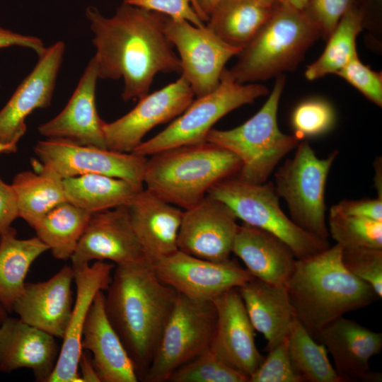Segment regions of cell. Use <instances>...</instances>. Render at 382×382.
<instances>
[{
	"mask_svg": "<svg viewBox=\"0 0 382 382\" xmlns=\"http://www.w3.org/2000/svg\"><path fill=\"white\" fill-rule=\"evenodd\" d=\"M249 382H302L291 363L287 337L268 351Z\"/></svg>",
	"mask_w": 382,
	"mask_h": 382,
	"instance_id": "39",
	"label": "cell"
},
{
	"mask_svg": "<svg viewBox=\"0 0 382 382\" xmlns=\"http://www.w3.org/2000/svg\"><path fill=\"white\" fill-rule=\"evenodd\" d=\"M66 201L91 213L128 206L143 186L97 173L62 179Z\"/></svg>",
	"mask_w": 382,
	"mask_h": 382,
	"instance_id": "28",
	"label": "cell"
},
{
	"mask_svg": "<svg viewBox=\"0 0 382 382\" xmlns=\"http://www.w3.org/2000/svg\"><path fill=\"white\" fill-rule=\"evenodd\" d=\"M375 176L374 183L378 192V197L382 198V173H381V158H377L374 162Z\"/></svg>",
	"mask_w": 382,
	"mask_h": 382,
	"instance_id": "48",
	"label": "cell"
},
{
	"mask_svg": "<svg viewBox=\"0 0 382 382\" xmlns=\"http://www.w3.org/2000/svg\"><path fill=\"white\" fill-rule=\"evenodd\" d=\"M8 316V311L0 304V324Z\"/></svg>",
	"mask_w": 382,
	"mask_h": 382,
	"instance_id": "52",
	"label": "cell"
},
{
	"mask_svg": "<svg viewBox=\"0 0 382 382\" xmlns=\"http://www.w3.org/2000/svg\"><path fill=\"white\" fill-rule=\"evenodd\" d=\"M129 1H130V0H123V2H127Z\"/></svg>",
	"mask_w": 382,
	"mask_h": 382,
	"instance_id": "53",
	"label": "cell"
},
{
	"mask_svg": "<svg viewBox=\"0 0 382 382\" xmlns=\"http://www.w3.org/2000/svg\"><path fill=\"white\" fill-rule=\"evenodd\" d=\"M194 96L190 84L183 76L146 94L125 115L111 122H103L107 149L122 153L132 152L150 130L182 114L192 103Z\"/></svg>",
	"mask_w": 382,
	"mask_h": 382,
	"instance_id": "13",
	"label": "cell"
},
{
	"mask_svg": "<svg viewBox=\"0 0 382 382\" xmlns=\"http://www.w3.org/2000/svg\"><path fill=\"white\" fill-rule=\"evenodd\" d=\"M165 32L179 53L180 74L197 98L218 86L226 64L242 50L223 41L206 25L198 27L184 19L168 17Z\"/></svg>",
	"mask_w": 382,
	"mask_h": 382,
	"instance_id": "12",
	"label": "cell"
},
{
	"mask_svg": "<svg viewBox=\"0 0 382 382\" xmlns=\"http://www.w3.org/2000/svg\"><path fill=\"white\" fill-rule=\"evenodd\" d=\"M237 289L254 329L267 342L268 352L286 337L296 318L286 286L253 277Z\"/></svg>",
	"mask_w": 382,
	"mask_h": 382,
	"instance_id": "27",
	"label": "cell"
},
{
	"mask_svg": "<svg viewBox=\"0 0 382 382\" xmlns=\"http://www.w3.org/2000/svg\"><path fill=\"white\" fill-rule=\"evenodd\" d=\"M195 0H130L127 4L156 11L169 18L184 19L198 26H205L194 10Z\"/></svg>",
	"mask_w": 382,
	"mask_h": 382,
	"instance_id": "42",
	"label": "cell"
},
{
	"mask_svg": "<svg viewBox=\"0 0 382 382\" xmlns=\"http://www.w3.org/2000/svg\"><path fill=\"white\" fill-rule=\"evenodd\" d=\"M216 324L212 301H196L179 293L142 381H168L178 368L210 348Z\"/></svg>",
	"mask_w": 382,
	"mask_h": 382,
	"instance_id": "10",
	"label": "cell"
},
{
	"mask_svg": "<svg viewBox=\"0 0 382 382\" xmlns=\"http://www.w3.org/2000/svg\"><path fill=\"white\" fill-rule=\"evenodd\" d=\"M64 52V42L58 41L38 57L33 69L0 110V140L18 143L26 132L27 117L50 105Z\"/></svg>",
	"mask_w": 382,
	"mask_h": 382,
	"instance_id": "17",
	"label": "cell"
},
{
	"mask_svg": "<svg viewBox=\"0 0 382 382\" xmlns=\"http://www.w3.org/2000/svg\"><path fill=\"white\" fill-rule=\"evenodd\" d=\"M267 93L268 89L260 83L236 81L225 68L213 91L197 98L166 129L143 141L132 152L147 157L174 147L206 141L208 133L221 118Z\"/></svg>",
	"mask_w": 382,
	"mask_h": 382,
	"instance_id": "8",
	"label": "cell"
},
{
	"mask_svg": "<svg viewBox=\"0 0 382 382\" xmlns=\"http://www.w3.org/2000/svg\"><path fill=\"white\" fill-rule=\"evenodd\" d=\"M60 352L55 337L21 319L7 316L0 324V371L32 370L37 381L47 382Z\"/></svg>",
	"mask_w": 382,
	"mask_h": 382,
	"instance_id": "23",
	"label": "cell"
},
{
	"mask_svg": "<svg viewBox=\"0 0 382 382\" xmlns=\"http://www.w3.org/2000/svg\"><path fill=\"white\" fill-rule=\"evenodd\" d=\"M157 277L178 293L196 301H212L253 276L236 262H214L180 250L151 262Z\"/></svg>",
	"mask_w": 382,
	"mask_h": 382,
	"instance_id": "14",
	"label": "cell"
},
{
	"mask_svg": "<svg viewBox=\"0 0 382 382\" xmlns=\"http://www.w3.org/2000/svg\"><path fill=\"white\" fill-rule=\"evenodd\" d=\"M18 216L16 197L11 185L0 178V235L10 230Z\"/></svg>",
	"mask_w": 382,
	"mask_h": 382,
	"instance_id": "44",
	"label": "cell"
},
{
	"mask_svg": "<svg viewBox=\"0 0 382 382\" xmlns=\"http://www.w3.org/2000/svg\"><path fill=\"white\" fill-rule=\"evenodd\" d=\"M330 209L345 215L382 221V198L378 197L359 200L345 199Z\"/></svg>",
	"mask_w": 382,
	"mask_h": 382,
	"instance_id": "43",
	"label": "cell"
},
{
	"mask_svg": "<svg viewBox=\"0 0 382 382\" xmlns=\"http://www.w3.org/2000/svg\"><path fill=\"white\" fill-rule=\"evenodd\" d=\"M284 86L279 76L262 107L242 125L230 129H212L206 141L228 150L241 162L238 179L250 184L265 183L278 163L297 146L301 139L281 132L277 110Z\"/></svg>",
	"mask_w": 382,
	"mask_h": 382,
	"instance_id": "6",
	"label": "cell"
},
{
	"mask_svg": "<svg viewBox=\"0 0 382 382\" xmlns=\"http://www.w3.org/2000/svg\"><path fill=\"white\" fill-rule=\"evenodd\" d=\"M291 121L294 134L301 139L328 132L334 126L335 113L328 101L311 98L294 108Z\"/></svg>",
	"mask_w": 382,
	"mask_h": 382,
	"instance_id": "37",
	"label": "cell"
},
{
	"mask_svg": "<svg viewBox=\"0 0 382 382\" xmlns=\"http://www.w3.org/2000/svg\"><path fill=\"white\" fill-rule=\"evenodd\" d=\"M132 228L146 257L154 262L178 250V236L183 211L147 189L127 206Z\"/></svg>",
	"mask_w": 382,
	"mask_h": 382,
	"instance_id": "24",
	"label": "cell"
},
{
	"mask_svg": "<svg viewBox=\"0 0 382 382\" xmlns=\"http://www.w3.org/2000/svg\"><path fill=\"white\" fill-rule=\"evenodd\" d=\"M34 152L44 166L62 179L97 173L144 185L147 157L85 146L64 139L37 142Z\"/></svg>",
	"mask_w": 382,
	"mask_h": 382,
	"instance_id": "11",
	"label": "cell"
},
{
	"mask_svg": "<svg viewBox=\"0 0 382 382\" xmlns=\"http://www.w3.org/2000/svg\"><path fill=\"white\" fill-rule=\"evenodd\" d=\"M92 215L64 202L48 212L35 225L36 236L61 260L70 259Z\"/></svg>",
	"mask_w": 382,
	"mask_h": 382,
	"instance_id": "32",
	"label": "cell"
},
{
	"mask_svg": "<svg viewBox=\"0 0 382 382\" xmlns=\"http://www.w3.org/2000/svg\"><path fill=\"white\" fill-rule=\"evenodd\" d=\"M308 1V0H275V3L287 5L299 10H304Z\"/></svg>",
	"mask_w": 382,
	"mask_h": 382,
	"instance_id": "49",
	"label": "cell"
},
{
	"mask_svg": "<svg viewBox=\"0 0 382 382\" xmlns=\"http://www.w3.org/2000/svg\"><path fill=\"white\" fill-rule=\"evenodd\" d=\"M236 220L228 206L207 195L197 204L183 211L178 250L214 262L230 260L239 226Z\"/></svg>",
	"mask_w": 382,
	"mask_h": 382,
	"instance_id": "15",
	"label": "cell"
},
{
	"mask_svg": "<svg viewBox=\"0 0 382 382\" xmlns=\"http://www.w3.org/2000/svg\"><path fill=\"white\" fill-rule=\"evenodd\" d=\"M335 74L343 78L376 105H382L381 72L371 70L357 57Z\"/></svg>",
	"mask_w": 382,
	"mask_h": 382,
	"instance_id": "40",
	"label": "cell"
},
{
	"mask_svg": "<svg viewBox=\"0 0 382 382\" xmlns=\"http://www.w3.org/2000/svg\"><path fill=\"white\" fill-rule=\"evenodd\" d=\"M168 381L249 382V378L226 364L209 348L176 369Z\"/></svg>",
	"mask_w": 382,
	"mask_h": 382,
	"instance_id": "36",
	"label": "cell"
},
{
	"mask_svg": "<svg viewBox=\"0 0 382 382\" xmlns=\"http://www.w3.org/2000/svg\"><path fill=\"white\" fill-rule=\"evenodd\" d=\"M216 324L211 350L226 364L248 378L265 357L257 349L255 329L237 288H232L212 300Z\"/></svg>",
	"mask_w": 382,
	"mask_h": 382,
	"instance_id": "18",
	"label": "cell"
},
{
	"mask_svg": "<svg viewBox=\"0 0 382 382\" xmlns=\"http://www.w3.org/2000/svg\"><path fill=\"white\" fill-rule=\"evenodd\" d=\"M316 340L331 354L342 382L381 381V374L369 366L382 349L381 333L341 316L323 327Z\"/></svg>",
	"mask_w": 382,
	"mask_h": 382,
	"instance_id": "19",
	"label": "cell"
},
{
	"mask_svg": "<svg viewBox=\"0 0 382 382\" xmlns=\"http://www.w3.org/2000/svg\"><path fill=\"white\" fill-rule=\"evenodd\" d=\"M105 294L99 291L84 323L81 349L90 352L100 382H137L139 376L104 308Z\"/></svg>",
	"mask_w": 382,
	"mask_h": 382,
	"instance_id": "25",
	"label": "cell"
},
{
	"mask_svg": "<svg viewBox=\"0 0 382 382\" xmlns=\"http://www.w3.org/2000/svg\"><path fill=\"white\" fill-rule=\"evenodd\" d=\"M286 337L291 365L302 382H342L325 347L316 342L296 318Z\"/></svg>",
	"mask_w": 382,
	"mask_h": 382,
	"instance_id": "34",
	"label": "cell"
},
{
	"mask_svg": "<svg viewBox=\"0 0 382 382\" xmlns=\"http://www.w3.org/2000/svg\"><path fill=\"white\" fill-rule=\"evenodd\" d=\"M320 36L304 10L275 3L272 13L228 71L240 83H255L293 70Z\"/></svg>",
	"mask_w": 382,
	"mask_h": 382,
	"instance_id": "5",
	"label": "cell"
},
{
	"mask_svg": "<svg viewBox=\"0 0 382 382\" xmlns=\"http://www.w3.org/2000/svg\"><path fill=\"white\" fill-rule=\"evenodd\" d=\"M341 253L336 243L296 259L285 283L296 318L315 340L329 323L380 299L369 284L345 267Z\"/></svg>",
	"mask_w": 382,
	"mask_h": 382,
	"instance_id": "3",
	"label": "cell"
},
{
	"mask_svg": "<svg viewBox=\"0 0 382 382\" xmlns=\"http://www.w3.org/2000/svg\"><path fill=\"white\" fill-rule=\"evenodd\" d=\"M294 156L274 173V185L286 202L291 219L314 237L328 241L325 190L330 168L339 152L318 158L307 141H300Z\"/></svg>",
	"mask_w": 382,
	"mask_h": 382,
	"instance_id": "9",
	"label": "cell"
},
{
	"mask_svg": "<svg viewBox=\"0 0 382 382\" xmlns=\"http://www.w3.org/2000/svg\"><path fill=\"white\" fill-rule=\"evenodd\" d=\"M241 167L236 155L206 141L151 155L144 184L161 199L185 210L200 202L216 183L238 174Z\"/></svg>",
	"mask_w": 382,
	"mask_h": 382,
	"instance_id": "4",
	"label": "cell"
},
{
	"mask_svg": "<svg viewBox=\"0 0 382 382\" xmlns=\"http://www.w3.org/2000/svg\"><path fill=\"white\" fill-rule=\"evenodd\" d=\"M106 291L107 318L142 380L178 292L157 277L148 260L116 265Z\"/></svg>",
	"mask_w": 382,
	"mask_h": 382,
	"instance_id": "2",
	"label": "cell"
},
{
	"mask_svg": "<svg viewBox=\"0 0 382 382\" xmlns=\"http://www.w3.org/2000/svg\"><path fill=\"white\" fill-rule=\"evenodd\" d=\"M362 28V12L351 7L328 38V44L320 57L306 68V78L312 81L327 74H335L358 57L356 40Z\"/></svg>",
	"mask_w": 382,
	"mask_h": 382,
	"instance_id": "33",
	"label": "cell"
},
{
	"mask_svg": "<svg viewBox=\"0 0 382 382\" xmlns=\"http://www.w3.org/2000/svg\"><path fill=\"white\" fill-rule=\"evenodd\" d=\"M74 271L64 265L47 281L25 282L12 311L25 323L63 339L74 306Z\"/></svg>",
	"mask_w": 382,
	"mask_h": 382,
	"instance_id": "21",
	"label": "cell"
},
{
	"mask_svg": "<svg viewBox=\"0 0 382 382\" xmlns=\"http://www.w3.org/2000/svg\"><path fill=\"white\" fill-rule=\"evenodd\" d=\"M70 260L73 267L92 260L122 265L148 260L132 228L127 206L93 213Z\"/></svg>",
	"mask_w": 382,
	"mask_h": 382,
	"instance_id": "16",
	"label": "cell"
},
{
	"mask_svg": "<svg viewBox=\"0 0 382 382\" xmlns=\"http://www.w3.org/2000/svg\"><path fill=\"white\" fill-rule=\"evenodd\" d=\"M207 195L224 203L244 224L280 238L296 259L314 255L330 247L328 241L308 233L284 214L272 181L254 185L231 177L213 185Z\"/></svg>",
	"mask_w": 382,
	"mask_h": 382,
	"instance_id": "7",
	"label": "cell"
},
{
	"mask_svg": "<svg viewBox=\"0 0 382 382\" xmlns=\"http://www.w3.org/2000/svg\"><path fill=\"white\" fill-rule=\"evenodd\" d=\"M352 0H308L305 12L318 30L328 38L343 15L352 7Z\"/></svg>",
	"mask_w": 382,
	"mask_h": 382,
	"instance_id": "41",
	"label": "cell"
},
{
	"mask_svg": "<svg viewBox=\"0 0 382 382\" xmlns=\"http://www.w3.org/2000/svg\"><path fill=\"white\" fill-rule=\"evenodd\" d=\"M17 144L16 142H4L0 140V154L16 152L17 151Z\"/></svg>",
	"mask_w": 382,
	"mask_h": 382,
	"instance_id": "50",
	"label": "cell"
},
{
	"mask_svg": "<svg viewBox=\"0 0 382 382\" xmlns=\"http://www.w3.org/2000/svg\"><path fill=\"white\" fill-rule=\"evenodd\" d=\"M220 0H195L194 10L202 21H207L209 15Z\"/></svg>",
	"mask_w": 382,
	"mask_h": 382,
	"instance_id": "47",
	"label": "cell"
},
{
	"mask_svg": "<svg viewBox=\"0 0 382 382\" xmlns=\"http://www.w3.org/2000/svg\"><path fill=\"white\" fill-rule=\"evenodd\" d=\"M9 47L28 48L40 56L46 50L44 42L37 37L26 35L0 27V49Z\"/></svg>",
	"mask_w": 382,
	"mask_h": 382,
	"instance_id": "45",
	"label": "cell"
},
{
	"mask_svg": "<svg viewBox=\"0 0 382 382\" xmlns=\"http://www.w3.org/2000/svg\"><path fill=\"white\" fill-rule=\"evenodd\" d=\"M341 260L354 276L369 284L382 297V249L342 247Z\"/></svg>",
	"mask_w": 382,
	"mask_h": 382,
	"instance_id": "38",
	"label": "cell"
},
{
	"mask_svg": "<svg viewBox=\"0 0 382 382\" xmlns=\"http://www.w3.org/2000/svg\"><path fill=\"white\" fill-rule=\"evenodd\" d=\"M35 172L16 174L11 184L17 200L18 216L30 227L57 205L67 202L62 179L40 163Z\"/></svg>",
	"mask_w": 382,
	"mask_h": 382,
	"instance_id": "30",
	"label": "cell"
},
{
	"mask_svg": "<svg viewBox=\"0 0 382 382\" xmlns=\"http://www.w3.org/2000/svg\"><path fill=\"white\" fill-rule=\"evenodd\" d=\"M48 250L37 236L17 238L13 227L0 235V304L8 313L24 289L30 266Z\"/></svg>",
	"mask_w": 382,
	"mask_h": 382,
	"instance_id": "29",
	"label": "cell"
},
{
	"mask_svg": "<svg viewBox=\"0 0 382 382\" xmlns=\"http://www.w3.org/2000/svg\"><path fill=\"white\" fill-rule=\"evenodd\" d=\"M272 8L256 0H220L205 25L225 42L243 49L268 19Z\"/></svg>",
	"mask_w": 382,
	"mask_h": 382,
	"instance_id": "31",
	"label": "cell"
},
{
	"mask_svg": "<svg viewBox=\"0 0 382 382\" xmlns=\"http://www.w3.org/2000/svg\"><path fill=\"white\" fill-rule=\"evenodd\" d=\"M257 2L261 4L262 5L272 8L275 4V0H256Z\"/></svg>",
	"mask_w": 382,
	"mask_h": 382,
	"instance_id": "51",
	"label": "cell"
},
{
	"mask_svg": "<svg viewBox=\"0 0 382 382\" xmlns=\"http://www.w3.org/2000/svg\"><path fill=\"white\" fill-rule=\"evenodd\" d=\"M329 234L342 247L382 249V221L345 215L330 209Z\"/></svg>",
	"mask_w": 382,
	"mask_h": 382,
	"instance_id": "35",
	"label": "cell"
},
{
	"mask_svg": "<svg viewBox=\"0 0 382 382\" xmlns=\"http://www.w3.org/2000/svg\"><path fill=\"white\" fill-rule=\"evenodd\" d=\"M114 268L113 264L104 261H95L91 266L85 264L73 267L76 300L55 368L47 382H81L79 361L84 323L96 294L108 288Z\"/></svg>",
	"mask_w": 382,
	"mask_h": 382,
	"instance_id": "20",
	"label": "cell"
},
{
	"mask_svg": "<svg viewBox=\"0 0 382 382\" xmlns=\"http://www.w3.org/2000/svg\"><path fill=\"white\" fill-rule=\"evenodd\" d=\"M85 15L93 34L98 79H122L123 100L148 94L158 73L181 74L179 57L165 32L168 16L123 1L110 17L93 6Z\"/></svg>",
	"mask_w": 382,
	"mask_h": 382,
	"instance_id": "1",
	"label": "cell"
},
{
	"mask_svg": "<svg viewBox=\"0 0 382 382\" xmlns=\"http://www.w3.org/2000/svg\"><path fill=\"white\" fill-rule=\"evenodd\" d=\"M79 369H80L79 374L81 382H100L91 354L87 350H82L81 352L79 361Z\"/></svg>",
	"mask_w": 382,
	"mask_h": 382,
	"instance_id": "46",
	"label": "cell"
},
{
	"mask_svg": "<svg viewBox=\"0 0 382 382\" xmlns=\"http://www.w3.org/2000/svg\"><path fill=\"white\" fill-rule=\"evenodd\" d=\"M232 253L254 277L274 284H285L296 259L280 238L244 223L238 226Z\"/></svg>",
	"mask_w": 382,
	"mask_h": 382,
	"instance_id": "26",
	"label": "cell"
},
{
	"mask_svg": "<svg viewBox=\"0 0 382 382\" xmlns=\"http://www.w3.org/2000/svg\"><path fill=\"white\" fill-rule=\"evenodd\" d=\"M98 79L94 57L89 61L64 109L37 130L47 139H64L75 143L107 149L103 130V122L96 104Z\"/></svg>",
	"mask_w": 382,
	"mask_h": 382,
	"instance_id": "22",
	"label": "cell"
}]
</instances>
